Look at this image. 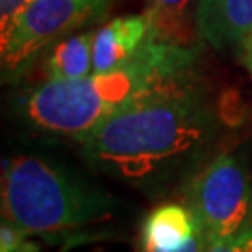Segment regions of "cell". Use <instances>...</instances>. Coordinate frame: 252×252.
<instances>
[{
  "mask_svg": "<svg viewBox=\"0 0 252 252\" xmlns=\"http://www.w3.org/2000/svg\"><path fill=\"white\" fill-rule=\"evenodd\" d=\"M213 116L187 82V71L138 92L82 140L92 162L126 180L142 181L172 168L206 142Z\"/></svg>",
  "mask_w": 252,
  "mask_h": 252,
  "instance_id": "6da1fadb",
  "label": "cell"
},
{
  "mask_svg": "<svg viewBox=\"0 0 252 252\" xmlns=\"http://www.w3.org/2000/svg\"><path fill=\"white\" fill-rule=\"evenodd\" d=\"M190 62L187 45L148 37L135 58L116 71L49 79L28 94L25 110L34 126L84 140L138 92L162 77L187 71Z\"/></svg>",
  "mask_w": 252,
  "mask_h": 252,
  "instance_id": "7a4b0ae2",
  "label": "cell"
},
{
  "mask_svg": "<svg viewBox=\"0 0 252 252\" xmlns=\"http://www.w3.org/2000/svg\"><path fill=\"white\" fill-rule=\"evenodd\" d=\"M2 213L27 235L71 232L110 215V202L37 157L2 164Z\"/></svg>",
  "mask_w": 252,
  "mask_h": 252,
  "instance_id": "3957f363",
  "label": "cell"
},
{
  "mask_svg": "<svg viewBox=\"0 0 252 252\" xmlns=\"http://www.w3.org/2000/svg\"><path fill=\"white\" fill-rule=\"evenodd\" d=\"M103 0H28L2 28V75L11 81L34 62L53 39L107 11Z\"/></svg>",
  "mask_w": 252,
  "mask_h": 252,
  "instance_id": "277c9868",
  "label": "cell"
},
{
  "mask_svg": "<svg viewBox=\"0 0 252 252\" xmlns=\"http://www.w3.org/2000/svg\"><path fill=\"white\" fill-rule=\"evenodd\" d=\"M187 204L211 241L252 224V178L232 153L215 157L190 183Z\"/></svg>",
  "mask_w": 252,
  "mask_h": 252,
  "instance_id": "5b68a950",
  "label": "cell"
},
{
  "mask_svg": "<svg viewBox=\"0 0 252 252\" xmlns=\"http://www.w3.org/2000/svg\"><path fill=\"white\" fill-rule=\"evenodd\" d=\"M150 19L146 13L124 15L108 21L94 32L92 62L94 73H110L135 58L150 37Z\"/></svg>",
  "mask_w": 252,
  "mask_h": 252,
  "instance_id": "8992f818",
  "label": "cell"
},
{
  "mask_svg": "<svg viewBox=\"0 0 252 252\" xmlns=\"http://www.w3.org/2000/svg\"><path fill=\"white\" fill-rule=\"evenodd\" d=\"M196 30L215 49L239 47L252 32V0H198Z\"/></svg>",
  "mask_w": 252,
  "mask_h": 252,
  "instance_id": "52a82bcc",
  "label": "cell"
},
{
  "mask_svg": "<svg viewBox=\"0 0 252 252\" xmlns=\"http://www.w3.org/2000/svg\"><path fill=\"white\" fill-rule=\"evenodd\" d=\"M202 230L198 217L189 204H162L142 220L140 249L176 251Z\"/></svg>",
  "mask_w": 252,
  "mask_h": 252,
  "instance_id": "ba28073f",
  "label": "cell"
},
{
  "mask_svg": "<svg viewBox=\"0 0 252 252\" xmlns=\"http://www.w3.org/2000/svg\"><path fill=\"white\" fill-rule=\"evenodd\" d=\"M94 32L75 34L62 39L47 58L49 79H81L94 73L92 62Z\"/></svg>",
  "mask_w": 252,
  "mask_h": 252,
  "instance_id": "9c48e42d",
  "label": "cell"
},
{
  "mask_svg": "<svg viewBox=\"0 0 252 252\" xmlns=\"http://www.w3.org/2000/svg\"><path fill=\"white\" fill-rule=\"evenodd\" d=\"M192 0H148L150 37L157 41L187 45L190 34L189 8Z\"/></svg>",
  "mask_w": 252,
  "mask_h": 252,
  "instance_id": "30bf717a",
  "label": "cell"
},
{
  "mask_svg": "<svg viewBox=\"0 0 252 252\" xmlns=\"http://www.w3.org/2000/svg\"><path fill=\"white\" fill-rule=\"evenodd\" d=\"M206 252H252V224L230 237L211 241Z\"/></svg>",
  "mask_w": 252,
  "mask_h": 252,
  "instance_id": "8fae6325",
  "label": "cell"
},
{
  "mask_svg": "<svg viewBox=\"0 0 252 252\" xmlns=\"http://www.w3.org/2000/svg\"><path fill=\"white\" fill-rule=\"evenodd\" d=\"M209 243H211V239L207 237V234L204 232V228H202L198 234L194 235L187 245H183L181 249H176V251H153V249H142V252H206L207 245Z\"/></svg>",
  "mask_w": 252,
  "mask_h": 252,
  "instance_id": "7c38bea8",
  "label": "cell"
},
{
  "mask_svg": "<svg viewBox=\"0 0 252 252\" xmlns=\"http://www.w3.org/2000/svg\"><path fill=\"white\" fill-rule=\"evenodd\" d=\"M28 0H0V25L8 23Z\"/></svg>",
  "mask_w": 252,
  "mask_h": 252,
  "instance_id": "4fadbf2b",
  "label": "cell"
},
{
  "mask_svg": "<svg viewBox=\"0 0 252 252\" xmlns=\"http://www.w3.org/2000/svg\"><path fill=\"white\" fill-rule=\"evenodd\" d=\"M239 49V56H241V62L245 63V67L252 73V32L243 39V43L237 47Z\"/></svg>",
  "mask_w": 252,
  "mask_h": 252,
  "instance_id": "5bb4252c",
  "label": "cell"
},
{
  "mask_svg": "<svg viewBox=\"0 0 252 252\" xmlns=\"http://www.w3.org/2000/svg\"><path fill=\"white\" fill-rule=\"evenodd\" d=\"M84 239H86L84 235H79V237H71V239H69L67 243L63 245V247H62V251H60V252H69V251H71V249H73V247H75V245H77V243H81V241H84Z\"/></svg>",
  "mask_w": 252,
  "mask_h": 252,
  "instance_id": "9a60e30c",
  "label": "cell"
},
{
  "mask_svg": "<svg viewBox=\"0 0 252 252\" xmlns=\"http://www.w3.org/2000/svg\"><path fill=\"white\" fill-rule=\"evenodd\" d=\"M107 2H108V4H110V2H112V0H107Z\"/></svg>",
  "mask_w": 252,
  "mask_h": 252,
  "instance_id": "2e32d148",
  "label": "cell"
}]
</instances>
